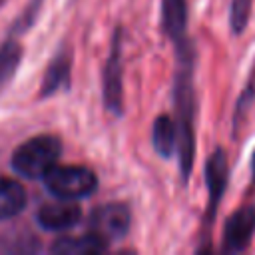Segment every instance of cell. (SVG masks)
<instances>
[{
  "label": "cell",
  "mask_w": 255,
  "mask_h": 255,
  "mask_svg": "<svg viewBox=\"0 0 255 255\" xmlns=\"http://www.w3.org/2000/svg\"><path fill=\"white\" fill-rule=\"evenodd\" d=\"M80 207L70 199L42 205L38 211V223L48 231H66L80 221Z\"/></svg>",
  "instance_id": "52a82bcc"
},
{
  "label": "cell",
  "mask_w": 255,
  "mask_h": 255,
  "mask_svg": "<svg viewBox=\"0 0 255 255\" xmlns=\"http://www.w3.org/2000/svg\"><path fill=\"white\" fill-rule=\"evenodd\" d=\"M18 56H20V50L14 44H8L0 50V82L6 80L14 72L16 64H18Z\"/></svg>",
  "instance_id": "9a60e30c"
},
{
  "label": "cell",
  "mask_w": 255,
  "mask_h": 255,
  "mask_svg": "<svg viewBox=\"0 0 255 255\" xmlns=\"http://www.w3.org/2000/svg\"><path fill=\"white\" fill-rule=\"evenodd\" d=\"M58 157H60V141L52 135H38L24 141L16 149L12 157V165L20 175L36 179V177H44L58 163Z\"/></svg>",
  "instance_id": "7a4b0ae2"
},
{
  "label": "cell",
  "mask_w": 255,
  "mask_h": 255,
  "mask_svg": "<svg viewBox=\"0 0 255 255\" xmlns=\"http://www.w3.org/2000/svg\"><path fill=\"white\" fill-rule=\"evenodd\" d=\"M253 100H255V66H253V70H251V76H249L245 88L241 90V94H239V98H237V102H235V110H233V131H235V133H237V129H239V126H241V122H243V118L247 116L249 108L253 106Z\"/></svg>",
  "instance_id": "4fadbf2b"
},
{
  "label": "cell",
  "mask_w": 255,
  "mask_h": 255,
  "mask_svg": "<svg viewBox=\"0 0 255 255\" xmlns=\"http://www.w3.org/2000/svg\"><path fill=\"white\" fill-rule=\"evenodd\" d=\"M129 227V211L122 203H108L94 211L90 219V231L102 237L106 243L126 235Z\"/></svg>",
  "instance_id": "8992f818"
},
{
  "label": "cell",
  "mask_w": 255,
  "mask_h": 255,
  "mask_svg": "<svg viewBox=\"0 0 255 255\" xmlns=\"http://www.w3.org/2000/svg\"><path fill=\"white\" fill-rule=\"evenodd\" d=\"M24 203H26V193L22 185L16 183L14 179L0 177V219H8L20 213Z\"/></svg>",
  "instance_id": "30bf717a"
},
{
  "label": "cell",
  "mask_w": 255,
  "mask_h": 255,
  "mask_svg": "<svg viewBox=\"0 0 255 255\" xmlns=\"http://www.w3.org/2000/svg\"><path fill=\"white\" fill-rule=\"evenodd\" d=\"M253 0H231L229 4V28L235 36H241L249 24Z\"/></svg>",
  "instance_id": "5bb4252c"
},
{
  "label": "cell",
  "mask_w": 255,
  "mask_h": 255,
  "mask_svg": "<svg viewBox=\"0 0 255 255\" xmlns=\"http://www.w3.org/2000/svg\"><path fill=\"white\" fill-rule=\"evenodd\" d=\"M48 191H52L58 199H82L88 197L98 179L92 169L82 167V165H54L46 175H44Z\"/></svg>",
  "instance_id": "3957f363"
},
{
  "label": "cell",
  "mask_w": 255,
  "mask_h": 255,
  "mask_svg": "<svg viewBox=\"0 0 255 255\" xmlns=\"http://www.w3.org/2000/svg\"><path fill=\"white\" fill-rule=\"evenodd\" d=\"M106 247H108V243L90 231L84 237L60 239L54 245V251L56 253H68V255H84V253H102V251H106Z\"/></svg>",
  "instance_id": "8fae6325"
},
{
  "label": "cell",
  "mask_w": 255,
  "mask_h": 255,
  "mask_svg": "<svg viewBox=\"0 0 255 255\" xmlns=\"http://www.w3.org/2000/svg\"><path fill=\"white\" fill-rule=\"evenodd\" d=\"M255 235V203H243L237 207L223 225V237H221V253L235 255L247 251Z\"/></svg>",
  "instance_id": "5b68a950"
},
{
  "label": "cell",
  "mask_w": 255,
  "mask_h": 255,
  "mask_svg": "<svg viewBox=\"0 0 255 255\" xmlns=\"http://www.w3.org/2000/svg\"><path fill=\"white\" fill-rule=\"evenodd\" d=\"M177 48V74L173 84L175 126H177V157L183 181H187L195 157V90H193V64L195 50L189 40L175 44Z\"/></svg>",
  "instance_id": "6da1fadb"
},
{
  "label": "cell",
  "mask_w": 255,
  "mask_h": 255,
  "mask_svg": "<svg viewBox=\"0 0 255 255\" xmlns=\"http://www.w3.org/2000/svg\"><path fill=\"white\" fill-rule=\"evenodd\" d=\"M151 139H153V147H155V151L159 155L171 157L177 151V126H175V120L169 118V116H159L153 122Z\"/></svg>",
  "instance_id": "9c48e42d"
},
{
  "label": "cell",
  "mask_w": 255,
  "mask_h": 255,
  "mask_svg": "<svg viewBox=\"0 0 255 255\" xmlns=\"http://www.w3.org/2000/svg\"><path fill=\"white\" fill-rule=\"evenodd\" d=\"M118 56H120V48H118V40L114 44V54L110 58V64H108V74H106V100L110 104L112 110H120V62H118Z\"/></svg>",
  "instance_id": "7c38bea8"
},
{
  "label": "cell",
  "mask_w": 255,
  "mask_h": 255,
  "mask_svg": "<svg viewBox=\"0 0 255 255\" xmlns=\"http://www.w3.org/2000/svg\"><path fill=\"white\" fill-rule=\"evenodd\" d=\"M205 185H207V209L203 217V227L209 231L213 227L219 203L229 185V161L223 147H215L205 161Z\"/></svg>",
  "instance_id": "277c9868"
},
{
  "label": "cell",
  "mask_w": 255,
  "mask_h": 255,
  "mask_svg": "<svg viewBox=\"0 0 255 255\" xmlns=\"http://www.w3.org/2000/svg\"><path fill=\"white\" fill-rule=\"evenodd\" d=\"M249 169H251V185H255V149L251 153V161H249Z\"/></svg>",
  "instance_id": "2e32d148"
},
{
  "label": "cell",
  "mask_w": 255,
  "mask_h": 255,
  "mask_svg": "<svg viewBox=\"0 0 255 255\" xmlns=\"http://www.w3.org/2000/svg\"><path fill=\"white\" fill-rule=\"evenodd\" d=\"M161 24L173 44L187 40V0H161Z\"/></svg>",
  "instance_id": "ba28073f"
}]
</instances>
